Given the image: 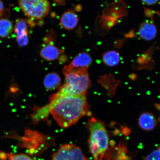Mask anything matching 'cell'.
Returning <instances> with one entry per match:
<instances>
[{"instance_id":"obj_1","label":"cell","mask_w":160,"mask_h":160,"mask_svg":"<svg viewBox=\"0 0 160 160\" xmlns=\"http://www.w3.org/2000/svg\"><path fill=\"white\" fill-rule=\"evenodd\" d=\"M51 113L60 127L67 128L89 113L86 95L70 96L58 92L50 99Z\"/></svg>"},{"instance_id":"obj_2","label":"cell","mask_w":160,"mask_h":160,"mask_svg":"<svg viewBox=\"0 0 160 160\" xmlns=\"http://www.w3.org/2000/svg\"><path fill=\"white\" fill-rule=\"evenodd\" d=\"M62 73L65 76V83L58 92L70 96L86 95L91 85L87 70L71 69L65 66Z\"/></svg>"},{"instance_id":"obj_3","label":"cell","mask_w":160,"mask_h":160,"mask_svg":"<svg viewBox=\"0 0 160 160\" xmlns=\"http://www.w3.org/2000/svg\"><path fill=\"white\" fill-rule=\"evenodd\" d=\"M90 152L94 160H102L108 147L109 139L102 122L92 118L89 122Z\"/></svg>"},{"instance_id":"obj_4","label":"cell","mask_w":160,"mask_h":160,"mask_svg":"<svg viewBox=\"0 0 160 160\" xmlns=\"http://www.w3.org/2000/svg\"><path fill=\"white\" fill-rule=\"evenodd\" d=\"M20 8L25 14L33 20H41L48 14L51 5L46 0H21Z\"/></svg>"},{"instance_id":"obj_5","label":"cell","mask_w":160,"mask_h":160,"mask_svg":"<svg viewBox=\"0 0 160 160\" xmlns=\"http://www.w3.org/2000/svg\"><path fill=\"white\" fill-rule=\"evenodd\" d=\"M52 160H89L81 149L72 143L62 145L53 154Z\"/></svg>"},{"instance_id":"obj_6","label":"cell","mask_w":160,"mask_h":160,"mask_svg":"<svg viewBox=\"0 0 160 160\" xmlns=\"http://www.w3.org/2000/svg\"><path fill=\"white\" fill-rule=\"evenodd\" d=\"M15 32L17 36L18 44L21 47L27 45L29 42L27 22L23 19H18L16 21Z\"/></svg>"},{"instance_id":"obj_7","label":"cell","mask_w":160,"mask_h":160,"mask_svg":"<svg viewBox=\"0 0 160 160\" xmlns=\"http://www.w3.org/2000/svg\"><path fill=\"white\" fill-rule=\"evenodd\" d=\"M91 56L86 52L79 53L74 58L71 63L67 65L71 69L88 70L92 63Z\"/></svg>"},{"instance_id":"obj_8","label":"cell","mask_w":160,"mask_h":160,"mask_svg":"<svg viewBox=\"0 0 160 160\" xmlns=\"http://www.w3.org/2000/svg\"><path fill=\"white\" fill-rule=\"evenodd\" d=\"M79 17L72 10L69 9L63 13L59 19L60 24L67 30H72L77 27Z\"/></svg>"},{"instance_id":"obj_9","label":"cell","mask_w":160,"mask_h":160,"mask_svg":"<svg viewBox=\"0 0 160 160\" xmlns=\"http://www.w3.org/2000/svg\"><path fill=\"white\" fill-rule=\"evenodd\" d=\"M138 33L142 39L151 41L157 35V28L151 22L145 21L140 25Z\"/></svg>"},{"instance_id":"obj_10","label":"cell","mask_w":160,"mask_h":160,"mask_svg":"<svg viewBox=\"0 0 160 160\" xmlns=\"http://www.w3.org/2000/svg\"><path fill=\"white\" fill-rule=\"evenodd\" d=\"M60 52L58 48L53 43H50L43 46L40 54L43 59L48 61H53L59 57Z\"/></svg>"},{"instance_id":"obj_11","label":"cell","mask_w":160,"mask_h":160,"mask_svg":"<svg viewBox=\"0 0 160 160\" xmlns=\"http://www.w3.org/2000/svg\"><path fill=\"white\" fill-rule=\"evenodd\" d=\"M140 128L149 131L153 130L157 125V121L154 116L150 113H144L140 115L138 120Z\"/></svg>"},{"instance_id":"obj_12","label":"cell","mask_w":160,"mask_h":160,"mask_svg":"<svg viewBox=\"0 0 160 160\" xmlns=\"http://www.w3.org/2000/svg\"><path fill=\"white\" fill-rule=\"evenodd\" d=\"M61 82V78L58 74L52 72L45 76L44 80V85L46 89L53 90L59 87Z\"/></svg>"},{"instance_id":"obj_13","label":"cell","mask_w":160,"mask_h":160,"mask_svg":"<svg viewBox=\"0 0 160 160\" xmlns=\"http://www.w3.org/2000/svg\"><path fill=\"white\" fill-rule=\"evenodd\" d=\"M103 62L110 67H113L118 64L120 61L119 53L115 51H109L103 54L102 56Z\"/></svg>"},{"instance_id":"obj_14","label":"cell","mask_w":160,"mask_h":160,"mask_svg":"<svg viewBox=\"0 0 160 160\" xmlns=\"http://www.w3.org/2000/svg\"><path fill=\"white\" fill-rule=\"evenodd\" d=\"M13 29L12 23L9 20H0V37L6 38L11 34Z\"/></svg>"},{"instance_id":"obj_15","label":"cell","mask_w":160,"mask_h":160,"mask_svg":"<svg viewBox=\"0 0 160 160\" xmlns=\"http://www.w3.org/2000/svg\"><path fill=\"white\" fill-rule=\"evenodd\" d=\"M8 160H36L25 154L7 153Z\"/></svg>"},{"instance_id":"obj_16","label":"cell","mask_w":160,"mask_h":160,"mask_svg":"<svg viewBox=\"0 0 160 160\" xmlns=\"http://www.w3.org/2000/svg\"><path fill=\"white\" fill-rule=\"evenodd\" d=\"M57 34L54 30L51 29L44 39L42 46L48 44L53 43V42L55 41L57 39Z\"/></svg>"},{"instance_id":"obj_17","label":"cell","mask_w":160,"mask_h":160,"mask_svg":"<svg viewBox=\"0 0 160 160\" xmlns=\"http://www.w3.org/2000/svg\"><path fill=\"white\" fill-rule=\"evenodd\" d=\"M143 160H160L159 148L153 151Z\"/></svg>"},{"instance_id":"obj_18","label":"cell","mask_w":160,"mask_h":160,"mask_svg":"<svg viewBox=\"0 0 160 160\" xmlns=\"http://www.w3.org/2000/svg\"><path fill=\"white\" fill-rule=\"evenodd\" d=\"M158 2L157 1H143L142 2L144 4L147 5L151 6L153 5L157 4Z\"/></svg>"},{"instance_id":"obj_19","label":"cell","mask_w":160,"mask_h":160,"mask_svg":"<svg viewBox=\"0 0 160 160\" xmlns=\"http://www.w3.org/2000/svg\"><path fill=\"white\" fill-rule=\"evenodd\" d=\"M0 160H7V153L0 151Z\"/></svg>"},{"instance_id":"obj_20","label":"cell","mask_w":160,"mask_h":160,"mask_svg":"<svg viewBox=\"0 0 160 160\" xmlns=\"http://www.w3.org/2000/svg\"><path fill=\"white\" fill-rule=\"evenodd\" d=\"M53 2L56 5L58 6H64L66 4L65 2L64 1H54Z\"/></svg>"},{"instance_id":"obj_21","label":"cell","mask_w":160,"mask_h":160,"mask_svg":"<svg viewBox=\"0 0 160 160\" xmlns=\"http://www.w3.org/2000/svg\"><path fill=\"white\" fill-rule=\"evenodd\" d=\"M4 10V6L3 4L1 1H0V14H1L2 12H3Z\"/></svg>"}]
</instances>
